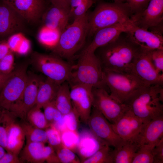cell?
I'll return each mask as SVG.
<instances>
[{
  "instance_id": "obj_1",
  "label": "cell",
  "mask_w": 163,
  "mask_h": 163,
  "mask_svg": "<svg viewBox=\"0 0 163 163\" xmlns=\"http://www.w3.org/2000/svg\"><path fill=\"white\" fill-rule=\"evenodd\" d=\"M140 49L123 32L113 41L97 49L94 53L103 70L131 73L133 62Z\"/></svg>"
},
{
  "instance_id": "obj_2",
  "label": "cell",
  "mask_w": 163,
  "mask_h": 163,
  "mask_svg": "<svg viewBox=\"0 0 163 163\" xmlns=\"http://www.w3.org/2000/svg\"><path fill=\"white\" fill-rule=\"evenodd\" d=\"M125 104L147 123L163 115V85H147L133 94Z\"/></svg>"
},
{
  "instance_id": "obj_3",
  "label": "cell",
  "mask_w": 163,
  "mask_h": 163,
  "mask_svg": "<svg viewBox=\"0 0 163 163\" xmlns=\"http://www.w3.org/2000/svg\"><path fill=\"white\" fill-rule=\"evenodd\" d=\"M132 14L126 2H101L88 18V35L93 36L98 30L131 19Z\"/></svg>"
},
{
  "instance_id": "obj_4",
  "label": "cell",
  "mask_w": 163,
  "mask_h": 163,
  "mask_svg": "<svg viewBox=\"0 0 163 163\" xmlns=\"http://www.w3.org/2000/svg\"><path fill=\"white\" fill-rule=\"evenodd\" d=\"M70 86L82 84L93 88L106 89L103 70L94 52L83 50L76 64L72 66L70 78L68 82Z\"/></svg>"
},
{
  "instance_id": "obj_5",
  "label": "cell",
  "mask_w": 163,
  "mask_h": 163,
  "mask_svg": "<svg viewBox=\"0 0 163 163\" xmlns=\"http://www.w3.org/2000/svg\"><path fill=\"white\" fill-rule=\"evenodd\" d=\"M88 18L86 13L74 19L62 31L57 45L52 50L55 55L70 59L82 48L88 35Z\"/></svg>"
},
{
  "instance_id": "obj_6",
  "label": "cell",
  "mask_w": 163,
  "mask_h": 163,
  "mask_svg": "<svg viewBox=\"0 0 163 163\" xmlns=\"http://www.w3.org/2000/svg\"><path fill=\"white\" fill-rule=\"evenodd\" d=\"M28 64H22L10 74L0 91V108L14 113L21 101L27 83Z\"/></svg>"
},
{
  "instance_id": "obj_7",
  "label": "cell",
  "mask_w": 163,
  "mask_h": 163,
  "mask_svg": "<svg viewBox=\"0 0 163 163\" xmlns=\"http://www.w3.org/2000/svg\"><path fill=\"white\" fill-rule=\"evenodd\" d=\"M105 84L110 94L116 100L125 104L134 93L148 85L131 73H119L103 70Z\"/></svg>"
},
{
  "instance_id": "obj_8",
  "label": "cell",
  "mask_w": 163,
  "mask_h": 163,
  "mask_svg": "<svg viewBox=\"0 0 163 163\" xmlns=\"http://www.w3.org/2000/svg\"><path fill=\"white\" fill-rule=\"evenodd\" d=\"M31 62L46 78L59 84L68 82L70 78L72 66L57 56L34 52Z\"/></svg>"
},
{
  "instance_id": "obj_9",
  "label": "cell",
  "mask_w": 163,
  "mask_h": 163,
  "mask_svg": "<svg viewBox=\"0 0 163 163\" xmlns=\"http://www.w3.org/2000/svg\"><path fill=\"white\" fill-rule=\"evenodd\" d=\"M92 95V106L97 109L111 124L116 122L129 109L126 104L113 98L105 89L93 88Z\"/></svg>"
},
{
  "instance_id": "obj_10",
  "label": "cell",
  "mask_w": 163,
  "mask_h": 163,
  "mask_svg": "<svg viewBox=\"0 0 163 163\" xmlns=\"http://www.w3.org/2000/svg\"><path fill=\"white\" fill-rule=\"evenodd\" d=\"M87 124L96 136L115 149L119 148L126 142L115 132L111 123L102 113L93 106Z\"/></svg>"
},
{
  "instance_id": "obj_11",
  "label": "cell",
  "mask_w": 163,
  "mask_h": 163,
  "mask_svg": "<svg viewBox=\"0 0 163 163\" xmlns=\"http://www.w3.org/2000/svg\"><path fill=\"white\" fill-rule=\"evenodd\" d=\"M152 51L141 48L133 62L131 73L146 85H163V74L158 72L153 64Z\"/></svg>"
},
{
  "instance_id": "obj_12",
  "label": "cell",
  "mask_w": 163,
  "mask_h": 163,
  "mask_svg": "<svg viewBox=\"0 0 163 163\" xmlns=\"http://www.w3.org/2000/svg\"><path fill=\"white\" fill-rule=\"evenodd\" d=\"M147 123L135 115L129 109L116 122L111 124L113 130L123 140L138 142L140 136Z\"/></svg>"
},
{
  "instance_id": "obj_13",
  "label": "cell",
  "mask_w": 163,
  "mask_h": 163,
  "mask_svg": "<svg viewBox=\"0 0 163 163\" xmlns=\"http://www.w3.org/2000/svg\"><path fill=\"white\" fill-rule=\"evenodd\" d=\"M17 117L12 112L2 110L0 123L5 127L7 135L6 150L18 155L23 147L25 136L20 123L16 121Z\"/></svg>"
},
{
  "instance_id": "obj_14",
  "label": "cell",
  "mask_w": 163,
  "mask_h": 163,
  "mask_svg": "<svg viewBox=\"0 0 163 163\" xmlns=\"http://www.w3.org/2000/svg\"><path fill=\"white\" fill-rule=\"evenodd\" d=\"M70 86L73 110L82 122L87 124L93 106V88L82 84Z\"/></svg>"
},
{
  "instance_id": "obj_15",
  "label": "cell",
  "mask_w": 163,
  "mask_h": 163,
  "mask_svg": "<svg viewBox=\"0 0 163 163\" xmlns=\"http://www.w3.org/2000/svg\"><path fill=\"white\" fill-rule=\"evenodd\" d=\"M43 142H26L19 154L22 162L42 163H59L55 152L51 146H46Z\"/></svg>"
},
{
  "instance_id": "obj_16",
  "label": "cell",
  "mask_w": 163,
  "mask_h": 163,
  "mask_svg": "<svg viewBox=\"0 0 163 163\" xmlns=\"http://www.w3.org/2000/svg\"><path fill=\"white\" fill-rule=\"evenodd\" d=\"M135 25L131 19L101 29L94 34L92 40L84 50L94 52L97 49L113 41L122 33L129 31Z\"/></svg>"
},
{
  "instance_id": "obj_17",
  "label": "cell",
  "mask_w": 163,
  "mask_h": 163,
  "mask_svg": "<svg viewBox=\"0 0 163 163\" xmlns=\"http://www.w3.org/2000/svg\"><path fill=\"white\" fill-rule=\"evenodd\" d=\"M25 21L11 6L0 1V37H9L21 33Z\"/></svg>"
},
{
  "instance_id": "obj_18",
  "label": "cell",
  "mask_w": 163,
  "mask_h": 163,
  "mask_svg": "<svg viewBox=\"0 0 163 163\" xmlns=\"http://www.w3.org/2000/svg\"><path fill=\"white\" fill-rule=\"evenodd\" d=\"M131 18L136 26L147 30L163 24V0H150L142 12Z\"/></svg>"
},
{
  "instance_id": "obj_19",
  "label": "cell",
  "mask_w": 163,
  "mask_h": 163,
  "mask_svg": "<svg viewBox=\"0 0 163 163\" xmlns=\"http://www.w3.org/2000/svg\"><path fill=\"white\" fill-rule=\"evenodd\" d=\"M43 79L35 74L28 73L27 84L14 113L22 120H26L27 113L35 105L38 87Z\"/></svg>"
},
{
  "instance_id": "obj_20",
  "label": "cell",
  "mask_w": 163,
  "mask_h": 163,
  "mask_svg": "<svg viewBox=\"0 0 163 163\" xmlns=\"http://www.w3.org/2000/svg\"><path fill=\"white\" fill-rule=\"evenodd\" d=\"M25 21L37 23L45 11V0H14L10 5Z\"/></svg>"
},
{
  "instance_id": "obj_21",
  "label": "cell",
  "mask_w": 163,
  "mask_h": 163,
  "mask_svg": "<svg viewBox=\"0 0 163 163\" xmlns=\"http://www.w3.org/2000/svg\"><path fill=\"white\" fill-rule=\"evenodd\" d=\"M126 33L129 39L141 49L149 50L163 49L162 35L141 28L136 25Z\"/></svg>"
},
{
  "instance_id": "obj_22",
  "label": "cell",
  "mask_w": 163,
  "mask_h": 163,
  "mask_svg": "<svg viewBox=\"0 0 163 163\" xmlns=\"http://www.w3.org/2000/svg\"><path fill=\"white\" fill-rule=\"evenodd\" d=\"M79 135V141L76 151L81 158V162L91 156L107 144L90 129L82 130Z\"/></svg>"
},
{
  "instance_id": "obj_23",
  "label": "cell",
  "mask_w": 163,
  "mask_h": 163,
  "mask_svg": "<svg viewBox=\"0 0 163 163\" xmlns=\"http://www.w3.org/2000/svg\"><path fill=\"white\" fill-rule=\"evenodd\" d=\"M69 18V11L52 5L41 18L43 25L62 32L67 26Z\"/></svg>"
},
{
  "instance_id": "obj_24",
  "label": "cell",
  "mask_w": 163,
  "mask_h": 163,
  "mask_svg": "<svg viewBox=\"0 0 163 163\" xmlns=\"http://www.w3.org/2000/svg\"><path fill=\"white\" fill-rule=\"evenodd\" d=\"M163 138V115L155 118L145 126L138 140L140 144L155 145Z\"/></svg>"
},
{
  "instance_id": "obj_25",
  "label": "cell",
  "mask_w": 163,
  "mask_h": 163,
  "mask_svg": "<svg viewBox=\"0 0 163 163\" xmlns=\"http://www.w3.org/2000/svg\"><path fill=\"white\" fill-rule=\"evenodd\" d=\"M60 85L47 78L43 79L38 87L35 106L41 108L53 101Z\"/></svg>"
},
{
  "instance_id": "obj_26",
  "label": "cell",
  "mask_w": 163,
  "mask_h": 163,
  "mask_svg": "<svg viewBox=\"0 0 163 163\" xmlns=\"http://www.w3.org/2000/svg\"><path fill=\"white\" fill-rule=\"evenodd\" d=\"M140 145L136 142L126 141L119 148L112 150L113 163H132Z\"/></svg>"
},
{
  "instance_id": "obj_27",
  "label": "cell",
  "mask_w": 163,
  "mask_h": 163,
  "mask_svg": "<svg viewBox=\"0 0 163 163\" xmlns=\"http://www.w3.org/2000/svg\"><path fill=\"white\" fill-rule=\"evenodd\" d=\"M53 101L57 108L63 115L73 110L70 87L68 82L60 84Z\"/></svg>"
},
{
  "instance_id": "obj_28",
  "label": "cell",
  "mask_w": 163,
  "mask_h": 163,
  "mask_svg": "<svg viewBox=\"0 0 163 163\" xmlns=\"http://www.w3.org/2000/svg\"><path fill=\"white\" fill-rule=\"evenodd\" d=\"M62 32L43 25L38 31L37 40L43 46L52 50L57 45Z\"/></svg>"
},
{
  "instance_id": "obj_29",
  "label": "cell",
  "mask_w": 163,
  "mask_h": 163,
  "mask_svg": "<svg viewBox=\"0 0 163 163\" xmlns=\"http://www.w3.org/2000/svg\"><path fill=\"white\" fill-rule=\"evenodd\" d=\"M20 124L24 132L26 142H39L45 143L47 138L45 130L35 127L26 120H22Z\"/></svg>"
},
{
  "instance_id": "obj_30",
  "label": "cell",
  "mask_w": 163,
  "mask_h": 163,
  "mask_svg": "<svg viewBox=\"0 0 163 163\" xmlns=\"http://www.w3.org/2000/svg\"><path fill=\"white\" fill-rule=\"evenodd\" d=\"M40 109L35 105L27 113L26 120L34 127L45 130L50 126V124Z\"/></svg>"
},
{
  "instance_id": "obj_31",
  "label": "cell",
  "mask_w": 163,
  "mask_h": 163,
  "mask_svg": "<svg viewBox=\"0 0 163 163\" xmlns=\"http://www.w3.org/2000/svg\"><path fill=\"white\" fill-rule=\"evenodd\" d=\"M106 144L89 158L81 162L82 163H113L111 150Z\"/></svg>"
},
{
  "instance_id": "obj_32",
  "label": "cell",
  "mask_w": 163,
  "mask_h": 163,
  "mask_svg": "<svg viewBox=\"0 0 163 163\" xmlns=\"http://www.w3.org/2000/svg\"><path fill=\"white\" fill-rule=\"evenodd\" d=\"M154 146L149 144L141 145L132 163H153L152 150Z\"/></svg>"
},
{
  "instance_id": "obj_33",
  "label": "cell",
  "mask_w": 163,
  "mask_h": 163,
  "mask_svg": "<svg viewBox=\"0 0 163 163\" xmlns=\"http://www.w3.org/2000/svg\"><path fill=\"white\" fill-rule=\"evenodd\" d=\"M60 163H79L80 160L73 151L62 144L54 149Z\"/></svg>"
},
{
  "instance_id": "obj_34",
  "label": "cell",
  "mask_w": 163,
  "mask_h": 163,
  "mask_svg": "<svg viewBox=\"0 0 163 163\" xmlns=\"http://www.w3.org/2000/svg\"><path fill=\"white\" fill-rule=\"evenodd\" d=\"M62 144L74 152L76 151L79 139L77 131L67 129L61 133Z\"/></svg>"
},
{
  "instance_id": "obj_35",
  "label": "cell",
  "mask_w": 163,
  "mask_h": 163,
  "mask_svg": "<svg viewBox=\"0 0 163 163\" xmlns=\"http://www.w3.org/2000/svg\"><path fill=\"white\" fill-rule=\"evenodd\" d=\"M42 108L45 117L50 125L60 120L63 116L57 108L53 101L45 105Z\"/></svg>"
},
{
  "instance_id": "obj_36",
  "label": "cell",
  "mask_w": 163,
  "mask_h": 163,
  "mask_svg": "<svg viewBox=\"0 0 163 163\" xmlns=\"http://www.w3.org/2000/svg\"><path fill=\"white\" fill-rule=\"evenodd\" d=\"M14 56L13 52L10 51L0 60V73L9 75L14 70Z\"/></svg>"
},
{
  "instance_id": "obj_37",
  "label": "cell",
  "mask_w": 163,
  "mask_h": 163,
  "mask_svg": "<svg viewBox=\"0 0 163 163\" xmlns=\"http://www.w3.org/2000/svg\"><path fill=\"white\" fill-rule=\"evenodd\" d=\"M45 130L47 142L54 149L62 144L61 133L59 131L51 126Z\"/></svg>"
},
{
  "instance_id": "obj_38",
  "label": "cell",
  "mask_w": 163,
  "mask_h": 163,
  "mask_svg": "<svg viewBox=\"0 0 163 163\" xmlns=\"http://www.w3.org/2000/svg\"><path fill=\"white\" fill-rule=\"evenodd\" d=\"M93 0H85L75 8L69 14L70 18L75 19L81 17L87 13L88 10L94 3Z\"/></svg>"
},
{
  "instance_id": "obj_39",
  "label": "cell",
  "mask_w": 163,
  "mask_h": 163,
  "mask_svg": "<svg viewBox=\"0 0 163 163\" xmlns=\"http://www.w3.org/2000/svg\"><path fill=\"white\" fill-rule=\"evenodd\" d=\"M150 0H126L132 15L140 13L146 8Z\"/></svg>"
},
{
  "instance_id": "obj_40",
  "label": "cell",
  "mask_w": 163,
  "mask_h": 163,
  "mask_svg": "<svg viewBox=\"0 0 163 163\" xmlns=\"http://www.w3.org/2000/svg\"><path fill=\"white\" fill-rule=\"evenodd\" d=\"M151 59L153 64L158 72L163 74V49L152 50Z\"/></svg>"
},
{
  "instance_id": "obj_41",
  "label": "cell",
  "mask_w": 163,
  "mask_h": 163,
  "mask_svg": "<svg viewBox=\"0 0 163 163\" xmlns=\"http://www.w3.org/2000/svg\"><path fill=\"white\" fill-rule=\"evenodd\" d=\"M63 117L67 129L77 131L79 119L73 110L66 114L63 115Z\"/></svg>"
},
{
  "instance_id": "obj_42",
  "label": "cell",
  "mask_w": 163,
  "mask_h": 163,
  "mask_svg": "<svg viewBox=\"0 0 163 163\" xmlns=\"http://www.w3.org/2000/svg\"><path fill=\"white\" fill-rule=\"evenodd\" d=\"M24 37L21 32L14 34L9 37L7 41L10 50L12 52H17Z\"/></svg>"
},
{
  "instance_id": "obj_43",
  "label": "cell",
  "mask_w": 163,
  "mask_h": 163,
  "mask_svg": "<svg viewBox=\"0 0 163 163\" xmlns=\"http://www.w3.org/2000/svg\"><path fill=\"white\" fill-rule=\"evenodd\" d=\"M153 163H163V138L154 146L152 150Z\"/></svg>"
},
{
  "instance_id": "obj_44",
  "label": "cell",
  "mask_w": 163,
  "mask_h": 163,
  "mask_svg": "<svg viewBox=\"0 0 163 163\" xmlns=\"http://www.w3.org/2000/svg\"><path fill=\"white\" fill-rule=\"evenodd\" d=\"M18 155L13 153L7 152L0 159V163H21Z\"/></svg>"
},
{
  "instance_id": "obj_45",
  "label": "cell",
  "mask_w": 163,
  "mask_h": 163,
  "mask_svg": "<svg viewBox=\"0 0 163 163\" xmlns=\"http://www.w3.org/2000/svg\"><path fill=\"white\" fill-rule=\"evenodd\" d=\"M48 0L51 3L52 5L64 9L69 13L70 0Z\"/></svg>"
},
{
  "instance_id": "obj_46",
  "label": "cell",
  "mask_w": 163,
  "mask_h": 163,
  "mask_svg": "<svg viewBox=\"0 0 163 163\" xmlns=\"http://www.w3.org/2000/svg\"><path fill=\"white\" fill-rule=\"evenodd\" d=\"M30 46L29 40L24 37L22 41L17 52L21 55L25 54L30 50Z\"/></svg>"
},
{
  "instance_id": "obj_47",
  "label": "cell",
  "mask_w": 163,
  "mask_h": 163,
  "mask_svg": "<svg viewBox=\"0 0 163 163\" xmlns=\"http://www.w3.org/2000/svg\"><path fill=\"white\" fill-rule=\"evenodd\" d=\"M7 144V135L5 127L0 122V145L3 147L5 150Z\"/></svg>"
},
{
  "instance_id": "obj_48",
  "label": "cell",
  "mask_w": 163,
  "mask_h": 163,
  "mask_svg": "<svg viewBox=\"0 0 163 163\" xmlns=\"http://www.w3.org/2000/svg\"><path fill=\"white\" fill-rule=\"evenodd\" d=\"M11 51L7 40L0 41V60Z\"/></svg>"
},
{
  "instance_id": "obj_49",
  "label": "cell",
  "mask_w": 163,
  "mask_h": 163,
  "mask_svg": "<svg viewBox=\"0 0 163 163\" xmlns=\"http://www.w3.org/2000/svg\"><path fill=\"white\" fill-rule=\"evenodd\" d=\"M85 0H70L69 14Z\"/></svg>"
},
{
  "instance_id": "obj_50",
  "label": "cell",
  "mask_w": 163,
  "mask_h": 163,
  "mask_svg": "<svg viewBox=\"0 0 163 163\" xmlns=\"http://www.w3.org/2000/svg\"><path fill=\"white\" fill-rule=\"evenodd\" d=\"M10 74L5 75L0 73V91Z\"/></svg>"
},
{
  "instance_id": "obj_51",
  "label": "cell",
  "mask_w": 163,
  "mask_h": 163,
  "mask_svg": "<svg viewBox=\"0 0 163 163\" xmlns=\"http://www.w3.org/2000/svg\"><path fill=\"white\" fill-rule=\"evenodd\" d=\"M3 2L10 5L14 0H0Z\"/></svg>"
},
{
  "instance_id": "obj_52",
  "label": "cell",
  "mask_w": 163,
  "mask_h": 163,
  "mask_svg": "<svg viewBox=\"0 0 163 163\" xmlns=\"http://www.w3.org/2000/svg\"><path fill=\"white\" fill-rule=\"evenodd\" d=\"M113 0L114 2H126V0Z\"/></svg>"
},
{
  "instance_id": "obj_53",
  "label": "cell",
  "mask_w": 163,
  "mask_h": 163,
  "mask_svg": "<svg viewBox=\"0 0 163 163\" xmlns=\"http://www.w3.org/2000/svg\"><path fill=\"white\" fill-rule=\"evenodd\" d=\"M2 110L0 108V122L2 117Z\"/></svg>"
}]
</instances>
